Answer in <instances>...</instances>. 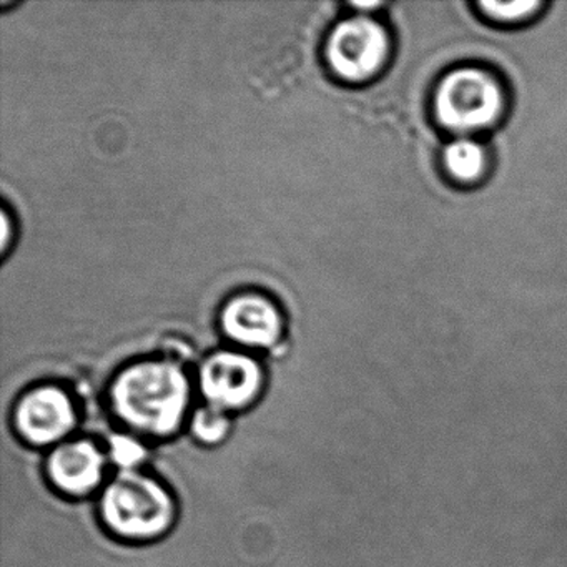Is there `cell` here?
<instances>
[{"mask_svg":"<svg viewBox=\"0 0 567 567\" xmlns=\"http://www.w3.org/2000/svg\"><path fill=\"white\" fill-rule=\"evenodd\" d=\"M190 384L184 370L171 360L142 361L115 378L111 408L134 433L167 437L187 420Z\"/></svg>","mask_w":567,"mask_h":567,"instance_id":"6da1fadb","label":"cell"},{"mask_svg":"<svg viewBox=\"0 0 567 567\" xmlns=\"http://www.w3.org/2000/svg\"><path fill=\"white\" fill-rule=\"evenodd\" d=\"M99 511L111 533L128 540H151L174 526L177 507L161 481L124 470L105 486Z\"/></svg>","mask_w":567,"mask_h":567,"instance_id":"7a4b0ae2","label":"cell"},{"mask_svg":"<svg viewBox=\"0 0 567 567\" xmlns=\"http://www.w3.org/2000/svg\"><path fill=\"white\" fill-rule=\"evenodd\" d=\"M433 107L441 127L457 137H471L501 121L506 112V91L489 69L457 68L441 79Z\"/></svg>","mask_w":567,"mask_h":567,"instance_id":"3957f363","label":"cell"},{"mask_svg":"<svg viewBox=\"0 0 567 567\" xmlns=\"http://www.w3.org/2000/svg\"><path fill=\"white\" fill-rule=\"evenodd\" d=\"M390 52L391 41L386 29L367 16H354L333 29L324 58L338 79L361 84L383 71Z\"/></svg>","mask_w":567,"mask_h":567,"instance_id":"277c9868","label":"cell"},{"mask_svg":"<svg viewBox=\"0 0 567 567\" xmlns=\"http://www.w3.org/2000/svg\"><path fill=\"white\" fill-rule=\"evenodd\" d=\"M16 430L28 443L51 446L68 441L79 423L78 408L61 386H38L16 406Z\"/></svg>","mask_w":567,"mask_h":567,"instance_id":"5b68a950","label":"cell"},{"mask_svg":"<svg viewBox=\"0 0 567 567\" xmlns=\"http://www.w3.org/2000/svg\"><path fill=\"white\" fill-rule=\"evenodd\" d=\"M264 386V371L254 358L220 351L204 361L200 390L207 404L230 414L254 403Z\"/></svg>","mask_w":567,"mask_h":567,"instance_id":"8992f818","label":"cell"},{"mask_svg":"<svg viewBox=\"0 0 567 567\" xmlns=\"http://www.w3.org/2000/svg\"><path fill=\"white\" fill-rule=\"evenodd\" d=\"M107 454L91 440L58 444L48 460L51 483L69 496H85L101 486Z\"/></svg>","mask_w":567,"mask_h":567,"instance_id":"52a82bcc","label":"cell"},{"mask_svg":"<svg viewBox=\"0 0 567 567\" xmlns=\"http://www.w3.org/2000/svg\"><path fill=\"white\" fill-rule=\"evenodd\" d=\"M225 333L247 347L268 348L281 334V317L277 307L261 295L234 298L221 313Z\"/></svg>","mask_w":567,"mask_h":567,"instance_id":"ba28073f","label":"cell"},{"mask_svg":"<svg viewBox=\"0 0 567 567\" xmlns=\"http://www.w3.org/2000/svg\"><path fill=\"white\" fill-rule=\"evenodd\" d=\"M443 165L454 182L471 185L486 175L489 157L484 145L473 137H457L444 148Z\"/></svg>","mask_w":567,"mask_h":567,"instance_id":"9c48e42d","label":"cell"},{"mask_svg":"<svg viewBox=\"0 0 567 567\" xmlns=\"http://www.w3.org/2000/svg\"><path fill=\"white\" fill-rule=\"evenodd\" d=\"M190 430L202 443H220L230 431V417L225 411L207 404V406L192 414Z\"/></svg>","mask_w":567,"mask_h":567,"instance_id":"30bf717a","label":"cell"},{"mask_svg":"<svg viewBox=\"0 0 567 567\" xmlns=\"http://www.w3.org/2000/svg\"><path fill=\"white\" fill-rule=\"evenodd\" d=\"M477 8L481 9L486 18L491 21L497 22V24H520L526 22L527 19L536 16L537 12L543 9V2H481Z\"/></svg>","mask_w":567,"mask_h":567,"instance_id":"8fae6325","label":"cell"},{"mask_svg":"<svg viewBox=\"0 0 567 567\" xmlns=\"http://www.w3.org/2000/svg\"><path fill=\"white\" fill-rule=\"evenodd\" d=\"M111 456L124 470H135L145 457V450L135 437L117 436L112 441Z\"/></svg>","mask_w":567,"mask_h":567,"instance_id":"7c38bea8","label":"cell"}]
</instances>
